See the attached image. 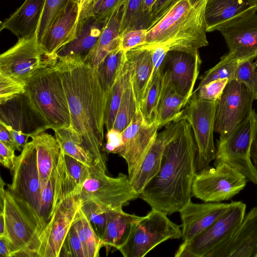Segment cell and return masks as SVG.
I'll list each match as a JSON object with an SVG mask.
<instances>
[{"instance_id":"6da1fadb","label":"cell","mask_w":257,"mask_h":257,"mask_svg":"<svg viewBox=\"0 0 257 257\" xmlns=\"http://www.w3.org/2000/svg\"><path fill=\"white\" fill-rule=\"evenodd\" d=\"M172 123L160 169L139 197L152 209L168 215L179 212L191 200L197 171V148L191 126L185 119Z\"/></svg>"},{"instance_id":"7a4b0ae2","label":"cell","mask_w":257,"mask_h":257,"mask_svg":"<svg viewBox=\"0 0 257 257\" xmlns=\"http://www.w3.org/2000/svg\"><path fill=\"white\" fill-rule=\"evenodd\" d=\"M54 66L62 80L71 126L82 136L95 162L106 173L102 150L106 95L96 71L90 64L76 59L57 58Z\"/></svg>"},{"instance_id":"3957f363","label":"cell","mask_w":257,"mask_h":257,"mask_svg":"<svg viewBox=\"0 0 257 257\" xmlns=\"http://www.w3.org/2000/svg\"><path fill=\"white\" fill-rule=\"evenodd\" d=\"M207 0H180L148 30L146 44L161 45L169 51L199 54L208 45L205 10Z\"/></svg>"},{"instance_id":"277c9868","label":"cell","mask_w":257,"mask_h":257,"mask_svg":"<svg viewBox=\"0 0 257 257\" xmlns=\"http://www.w3.org/2000/svg\"><path fill=\"white\" fill-rule=\"evenodd\" d=\"M0 212L5 221L0 238L7 243L11 257H38L40 237L46 225L37 212L7 189Z\"/></svg>"},{"instance_id":"5b68a950","label":"cell","mask_w":257,"mask_h":257,"mask_svg":"<svg viewBox=\"0 0 257 257\" xmlns=\"http://www.w3.org/2000/svg\"><path fill=\"white\" fill-rule=\"evenodd\" d=\"M54 65L40 70L25 85L30 108L42 120L46 129L71 125L68 103L62 79Z\"/></svg>"},{"instance_id":"8992f818","label":"cell","mask_w":257,"mask_h":257,"mask_svg":"<svg viewBox=\"0 0 257 257\" xmlns=\"http://www.w3.org/2000/svg\"><path fill=\"white\" fill-rule=\"evenodd\" d=\"M257 137V113L249 115L230 133L217 140L214 163L224 162L234 168L257 186V171L250 156L251 146Z\"/></svg>"},{"instance_id":"52a82bcc","label":"cell","mask_w":257,"mask_h":257,"mask_svg":"<svg viewBox=\"0 0 257 257\" xmlns=\"http://www.w3.org/2000/svg\"><path fill=\"white\" fill-rule=\"evenodd\" d=\"M181 237L180 226L172 222L167 214L152 209L137 223L118 250L124 257H143L160 243Z\"/></svg>"},{"instance_id":"ba28073f","label":"cell","mask_w":257,"mask_h":257,"mask_svg":"<svg viewBox=\"0 0 257 257\" xmlns=\"http://www.w3.org/2000/svg\"><path fill=\"white\" fill-rule=\"evenodd\" d=\"M218 101L198 98L193 94L177 119H186L192 128L197 148V173L210 167L216 149L213 132Z\"/></svg>"},{"instance_id":"9c48e42d","label":"cell","mask_w":257,"mask_h":257,"mask_svg":"<svg viewBox=\"0 0 257 257\" xmlns=\"http://www.w3.org/2000/svg\"><path fill=\"white\" fill-rule=\"evenodd\" d=\"M247 178L224 162L214 163L198 172L194 180L192 194L204 202H221L231 199L246 186Z\"/></svg>"},{"instance_id":"30bf717a","label":"cell","mask_w":257,"mask_h":257,"mask_svg":"<svg viewBox=\"0 0 257 257\" xmlns=\"http://www.w3.org/2000/svg\"><path fill=\"white\" fill-rule=\"evenodd\" d=\"M57 59L43 51L36 35L18 39L17 42L0 56V73L24 85L40 70L54 65Z\"/></svg>"},{"instance_id":"8fae6325","label":"cell","mask_w":257,"mask_h":257,"mask_svg":"<svg viewBox=\"0 0 257 257\" xmlns=\"http://www.w3.org/2000/svg\"><path fill=\"white\" fill-rule=\"evenodd\" d=\"M246 206L242 201H232L226 211L211 225L189 241H183L175 257H206L221 242L227 239L241 223Z\"/></svg>"},{"instance_id":"7c38bea8","label":"cell","mask_w":257,"mask_h":257,"mask_svg":"<svg viewBox=\"0 0 257 257\" xmlns=\"http://www.w3.org/2000/svg\"><path fill=\"white\" fill-rule=\"evenodd\" d=\"M80 194L81 199L109 209H122L139 197L128 175L120 173L117 177H111L96 168L91 169L88 177L80 188Z\"/></svg>"},{"instance_id":"4fadbf2b","label":"cell","mask_w":257,"mask_h":257,"mask_svg":"<svg viewBox=\"0 0 257 257\" xmlns=\"http://www.w3.org/2000/svg\"><path fill=\"white\" fill-rule=\"evenodd\" d=\"M80 189L59 201L40 237L38 257H59L68 232L81 206Z\"/></svg>"},{"instance_id":"5bb4252c","label":"cell","mask_w":257,"mask_h":257,"mask_svg":"<svg viewBox=\"0 0 257 257\" xmlns=\"http://www.w3.org/2000/svg\"><path fill=\"white\" fill-rule=\"evenodd\" d=\"M7 190L30 204L40 217L42 188L36 150L31 141L25 145L20 155L16 158L12 182L8 185Z\"/></svg>"},{"instance_id":"9a60e30c","label":"cell","mask_w":257,"mask_h":257,"mask_svg":"<svg viewBox=\"0 0 257 257\" xmlns=\"http://www.w3.org/2000/svg\"><path fill=\"white\" fill-rule=\"evenodd\" d=\"M253 100L243 83L235 79L229 81L218 101L214 132L220 136L230 133L249 115L253 109Z\"/></svg>"},{"instance_id":"2e32d148","label":"cell","mask_w":257,"mask_h":257,"mask_svg":"<svg viewBox=\"0 0 257 257\" xmlns=\"http://www.w3.org/2000/svg\"><path fill=\"white\" fill-rule=\"evenodd\" d=\"M257 10L234 17L216 29L224 39L229 52L239 60H257Z\"/></svg>"},{"instance_id":"e0dca14e","label":"cell","mask_w":257,"mask_h":257,"mask_svg":"<svg viewBox=\"0 0 257 257\" xmlns=\"http://www.w3.org/2000/svg\"><path fill=\"white\" fill-rule=\"evenodd\" d=\"M159 126L157 122H145L140 107L128 125L121 132L123 146L119 154L125 161L129 179L136 171L153 143Z\"/></svg>"},{"instance_id":"ac0fdd59","label":"cell","mask_w":257,"mask_h":257,"mask_svg":"<svg viewBox=\"0 0 257 257\" xmlns=\"http://www.w3.org/2000/svg\"><path fill=\"white\" fill-rule=\"evenodd\" d=\"M81 9L80 0H69L50 26L39 43L50 58L57 59V52L75 38Z\"/></svg>"},{"instance_id":"d6986e66","label":"cell","mask_w":257,"mask_h":257,"mask_svg":"<svg viewBox=\"0 0 257 257\" xmlns=\"http://www.w3.org/2000/svg\"><path fill=\"white\" fill-rule=\"evenodd\" d=\"M206 257H257V206L245 213L230 237Z\"/></svg>"},{"instance_id":"ffe728a7","label":"cell","mask_w":257,"mask_h":257,"mask_svg":"<svg viewBox=\"0 0 257 257\" xmlns=\"http://www.w3.org/2000/svg\"><path fill=\"white\" fill-rule=\"evenodd\" d=\"M107 21L81 12L75 38L57 52L56 58L85 62L95 48Z\"/></svg>"},{"instance_id":"44dd1931","label":"cell","mask_w":257,"mask_h":257,"mask_svg":"<svg viewBox=\"0 0 257 257\" xmlns=\"http://www.w3.org/2000/svg\"><path fill=\"white\" fill-rule=\"evenodd\" d=\"M229 203L190 200L179 211L182 222V238L189 241L206 229L228 209Z\"/></svg>"},{"instance_id":"7402d4cb","label":"cell","mask_w":257,"mask_h":257,"mask_svg":"<svg viewBox=\"0 0 257 257\" xmlns=\"http://www.w3.org/2000/svg\"><path fill=\"white\" fill-rule=\"evenodd\" d=\"M165 63L168 64L166 70L176 91L190 99L202 63L200 55H192L183 52L169 51Z\"/></svg>"},{"instance_id":"603a6c76","label":"cell","mask_w":257,"mask_h":257,"mask_svg":"<svg viewBox=\"0 0 257 257\" xmlns=\"http://www.w3.org/2000/svg\"><path fill=\"white\" fill-rule=\"evenodd\" d=\"M153 48L145 44L126 52V59L130 66L131 80L137 106L140 107L149 87L153 70Z\"/></svg>"},{"instance_id":"cb8c5ba5","label":"cell","mask_w":257,"mask_h":257,"mask_svg":"<svg viewBox=\"0 0 257 257\" xmlns=\"http://www.w3.org/2000/svg\"><path fill=\"white\" fill-rule=\"evenodd\" d=\"M172 127L170 122L166 125L163 131L158 133L140 165L130 179L133 189L139 195L160 169L164 149L171 137Z\"/></svg>"},{"instance_id":"d4e9b609","label":"cell","mask_w":257,"mask_h":257,"mask_svg":"<svg viewBox=\"0 0 257 257\" xmlns=\"http://www.w3.org/2000/svg\"><path fill=\"white\" fill-rule=\"evenodd\" d=\"M46 0H25L9 18L1 23L18 39L36 35Z\"/></svg>"},{"instance_id":"484cf974","label":"cell","mask_w":257,"mask_h":257,"mask_svg":"<svg viewBox=\"0 0 257 257\" xmlns=\"http://www.w3.org/2000/svg\"><path fill=\"white\" fill-rule=\"evenodd\" d=\"M44 127L30 133V137L37 153V160L42 189L55 171L60 153V146L55 137L45 132Z\"/></svg>"},{"instance_id":"4316f807","label":"cell","mask_w":257,"mask_h":257,"mask_svg":"<svg viewBox=\"0 0 257 257\" xmlns=\"http://www.w3.org/2000/svg\"><path fill=\"white\" fill-rule=\"evenodd\" d=\"M252 10H257V0H207L205 10L207 32L215 31L221 24Z\"/></svg>"},{"instance_id":"83f0119b","label":"cell","mask_w":257,"mask_h":257,"mask_svg":"<svg viewBox=\"0 0 257 257\" xmlns=\"http://www.w3.org/2000/svg\"><path fill=\"white\" fill-rule=\"evenodd\" d=\"M142 217L127 213L122 209L109 210L107 226L102 238L107 253L110 248L118 250L126 242Z\"/></svg>"},{"instance_id":"f1b7e54d","label":"cell","mask_w":257,"mask_h":257,"mask_svg":"<svg viewBox=\"0 0 257 257\" xmlns=\"http://www.w3.org/2000/svg\"><path fill=\"white\" fill-rule=\"evenodd\" d=\"M189 100L178 93L171 82L167 71L164 70L156 116L159 128L177 120Z\"/></svg>"},{"instance_id":"f546056e","label":"cell","mask_w":257,"mask_h":257,"mask_svg":"<svg viewBox=\"0 0 257 257\" xmlns=\"http://www.w3.org/2000/svg\"><path fill=\"white\" fill-rule=\"evenodd\" d=\"M123 6L108 19L95 48L85 61L94 69L109 53L120 47L119 30Z\"/></svg>"},{"instance_id":"4dcf8cb0","label":"cell","mask_w":257,"mask_h":257,"mask_svg":"<svg viewBox=\"0 0 257 257\" xmlns=\"http://www.w3.org/2000/svg\"><path fill=\"white\" fill-rule=\"evenodd\" d=\"M53 131L55 137L65 154L90 168H96L103 172L88 151L82 136L72 126L59 127Z\"/></svg>"},{"instance_id":"1f68e13d","label":"cell","mask_w":257,"mask_h":257,"mask_svg":"<svg viewBox=\"0 0 257 257\" xmlns=\"http://www.w3.org/2000/svg\"><path fill=\"white\" fill-rule=\"evenodd\" d=\"M130 76V66L126 59L114 83L106 95L104 125L107 131L113 128L123 92Z\"/></svg>"},{"instance_id":"d6a6232c","label":"cell","mask_w":257,"mask_h":257,"mask_svg":"<svg viewBox=\"0 0 257 257\" xmlns=\"http://www.w3.org/2000/svg\"><path fill=\"white\" fill-rule=\"evenodd\" d=\"M125 60L126 52L119 47L109 53L95 69L105 95L114 83Z\"/></svg>"},{"instance_id":"836d02e7","label":"cell","mask_w":257,"mask_h":257,"mask_svg":"<svg viewBox=\"0 0 257 257\" xmlns=\"http://www.w3.org/2000/svg\"><path fill=\"white\" fill-rule=\"evenodd\" d=\"M144 0H128L123 6L120 36L130 31L149 29L151 16L144 11Z\"/></svg>"},{"instance_id":"e575fe53","label":"cell","mask_w":257,"mask_h":257,"mask_svg":"<svg viewBox=\"0 0 257 257\" xmlns=\"http://www.w3.org/2000/svg\"><path fill=\"white\" fill-rule=\"evenodd\" d=\"M73 225L77 230L86 257H98L102 240L98 236L82 210L79 209Z\"/></svg>"},{"instance_id":"d590c367","label":"cell","mask_w":257,"mask_h":257,"mask_svg":"<svg viewBox=\"0 0 257 257\" xmlns=\"http://www.w3.org/2000/svg\"><path fill=\"white\" fill-rule=\"evenodd\" d=\"M164 68L152 79L140 105L145 122L150 124L156 122L157 111L163 85Z\"/></svg>"},{"instance_id":"8d00e7d4","label":"cell","mask_w":257,"mask_h":257,"mask_svg":"<svg viewBox=\"0 0 257 257\" xmlns=\"http://www.w3.org/2000/svg\"><path fill=\"white\" fill-rule=\"evenodd\" d=\"M240 61L228 52L221 57L220 61L216 65L199 78L200 82L193 92H197L204 85L216 79L227 78L229 81L235 79Z\"/></svg>"},{"instance_id":"74e56055","label":"cell","mask_w":257,"mask_h":257,"mask_svg":"<svg viewBox=\"0 0 257 257\" xmlns=\"http://www.w3.org/2000/svg\"><path fill=\"white\" fill-rule=\"evenodd\" d=\"M138 107L130 74L123 92L113 128L121 133L131 123Z\"/></svg>"},{"instance_id":"f35d334b","label":"cell","mask_w":257,"mask_h":257,"mask_svg":"<svg viewBox=\"0 0 257 257\" xmlns=\"http://www.w3.org/2000/svg\"><path fill=\"white\" fill-rule=\"evenodd\" d=\"M81 200V210L88 218L96 234L102 241L107 226L109 209L103 208L91 200L82 199Z\"/></svg>"},{"instance_id":"ab89813d","label":"cell","mask_w":257,"mask_h":257,"mask_svg":"<svg viewBox=\"0 0 257 257\" xmlns=\"http://www.w3.org/2000/svg\"><path fill=\"white\" fill-rule=\"evenodd\" d=\"M245 59L239 63L235 80L243 83L257 100V60Z\"/></svg>"},{"instance_id":"60d3db41","label":"cell","mask_w":257,"mask_h":257,"mask_svg":"<svg viewBox=\"0 0 257 257\" xmlns=\"http://www.w3.org/2000/svg\"><path fill=\"white\" fill-rule=\"evenodd\" d=\"M69 0H46L36 36L40 42L50 26Z\"/></svg>"},{"instance_id":"b9f144b4","label":"cell","mask_w":257,"mask_h":257,"mask_svg":"<svg viewBox=\"0 0 257 257\" xmlns=\"http://www.w3.org/2000/svg\"><path fill=\"white\" fill-rule=\"evenodd\" d=\"M128 0H94L81 12L92 15L99 20L107 21L112 14Z\"/></svg>"},{"instance_id":"7bdbcfd3","label":"cell","mask_w":257,"mask_h":257,"mask_svg":"<svg viewBox=\"0 0 257 257\" xmlns=\"http://www.w3.org/2000/svg\"><path fill=\"white\" fill-rule=\"evenodd\" d=\"M55 186V170L42 191L40 215L42 221L46 225L50 220L52 214Z\"/></svg>"},{"instance_id":"ee69618b","label":"cell","mask_w":257,"mask_h":257,"mask_svg":"<svg viewBox=\"0 0 257 257\" xmlns=\"http://www.w3.org/2000/svg\"><path fill=\"white\" fill-rule=\"evenodd\" d=\"M25 92V86L10 76L0 73V104L6 103Z\"/></svg>"},{"instance_id":"f6af8a7d","label":"cell","mask_w":257,"mask_h":257,"mask_svg":"<svg viewBox=\"0 0 257 257\" xmlns=\"http://www.w3.org/2000/svg\"><path fill=\"white\" fill-rule=\"evenodd\" d=\"M59 256L86 257L82 243L73 224L64 240Z\"/></svg>"},{"instance_id":"bcb514c9","label":"cell","mask_w":257,"mask_h":257,"mask_svg":"<svg viewBox=\"0 0 257 257\" xmlns=\"http://www.w3.org/2000/svg\"><path fill=\"white\" fill-rule=\"evenodd\" d=\"M229 81L227 78L211 81L202 86L197 92H193V94L202 100L218 101Z\"/></svg>"},{"instance_id":"7dc6e473","label":"cell","mask_w":257,"mask_h":257,"mask_svg":"<svg viewBox=\"0 0 257 257\" xmlns=\"http://www.w3.org/2000/svg\"><path fill=\"white\" fill-rule=\"evenodd\" d=\"M63 155L68 174L81 187L88 177L91 168L75 158L66 155L64 152Z\"/></svg>"},{"instance_id":"c3c4849f","label":"cell","mask_w":257,"mask_h":257,"mask_svg":"<svg viewBox=\"0 0 257 257\" xmlns=\"http://www.w3.org/2000/svg\"><path fill=\"white\" fill-rule=\"evenodd\" d=\"M147 29L128 31L120 36V48L124 52L136 47L145 44L147 41Z\"/></svg>"},{"instance_id":"681fc988","label":"cell","mask_w":257,"mask_h":257,"mask_svg":"<svg viewBox=\"0 0 257 257\" xmlns=\"http://www.w3.org/2000/svg\"><path fill=\"white\" fill-rule=\"evenodd\" d=\"M106 139V142L103 147V151L119 155L123 146L121 133L112 128L107 131Z\"/></svg>"},{"instance_id":"f907efd6","label":"cell","mask_w":257,"mask_h":257,"mask_svg":"<svg viewBox=\"0 0 257 257\" xmlns=\"http://www.w3.org/2000/svg\"><path fill=\"white\" fill-rule=\"evenodd\" d=\"M15 151L0 142V163L5 168L13 172L15 167L16 158Z\"/></svg>"},{"instance_id":"816d5d0a","label":"cell","mask_w":257,"mask_h":257,"mask_svg":"<svg viewBox=\"0 0 257 257\" xmlns=\"http://www.w3.org/2000/svg\"><path fill=\"white\" fill-rule=\"evenodd\" d=\"M174 0H157L151 13V26H154L164 15L167 10Z\"/></svg>"},{"instance_id":"f5cc1de1","label":"cell","mask_w":257,"mask_h":257,"mask_svg":"<svg viewBox=\"0 0 257 257\" xmlns=\"http://www.w3.org/2000/svg\"><path fill=\"white\" fill-rule=\"evenodd\" d=\"M0 142L15 151H22V150L16 143L2 119L0 121Z\"/></svg>"},{"instance_id":"db71d44e","label":"cell","mask_w":257,"mask_h":257,"mask_svg":"<svg viewBox=\"0 0 257 257\" xmlns=\"http://www.w3.org/2000/svg\"><path fill=\"white\" fill-rule=\"evenodd\" d=\"M4 124L10 132L13 139L17 145L23 148L28 143V139L30 137V134H27L23 132L21 130H17L14 128L11 125H8L3 121Z\"/></svg>"},{"instance_id":"11a10c76","label":"cell","mask_w":257,"mask_h":257,"mask_svg":"<svg viewBox=\"0 0 257 257\" xmlns=\"http://www.w3.org/2000/svg\"><path fill=\"white\" fill-rule=\"evenodd\" d=\"M250 156L254 168L257 171V137L252 142L250 149Z\"/></svg>"},{"instance_id":"9f6ffc18","label":"cell","mask_w":257,"mask_h":257,"mask_svg":"<svg viewBox=\"0 0 257 257\" xmlns=\"http://www.w3.org/2000/svg\"><path fill=\"white\" fill-rule=\"evenodd\" d=\"M0 255L1 257H11L9 247L2 238H0Z\"/></svg>"},{"instance_id":"6f0895ef","label":"cell","mask_w":257,"mask_h":257,"mask_svg":"<svg viewBox=\"0 0 257 257\" xmlns=\"http://www.w3.org/2000/svg\"><path fill=\"white\" fill-rule=\"evenodd\" d=\"M157 0H144L143 10L144 11L151 16L153 7Z\"/></svg>"},{"instance_id":"680465c9","label":"cell","mask_w":257,"mask_h":257,"mask_svg":"<svg viewBox=\"0 0 257 257\" xmlns=\"http://www.w3.org/2000/svg\"><path fill=\"white\" fill-rule=\"evenodd\" d=\"M80 2H81V8H82V7L86 5V4H87L88 0H80Z\"/></svg>"},{"instance_id":"91938a15","label":"cell","mask_w":257,"mask_h":257,"mask_svg":"<svg viewBox=\"0 0 257 257\" xmlns=\"http://www.w3.org/2000/svg\"><path fill=\"white\" fill-rule=\"evenodd\" d=\"M93 1H94V0H88L87 5H89Z\"/></svg>"}]
</instances>
